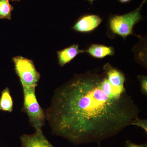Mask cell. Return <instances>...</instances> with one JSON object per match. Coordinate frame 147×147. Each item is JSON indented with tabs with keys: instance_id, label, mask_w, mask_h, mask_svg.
Wrapping results in <instances>:
<instances>
[{
	"instance_id": "4",
	"label": "cell",
	"mask_w": 147,
	"mask_h": 147,
	"mask_svg": "<svg viewBox=\"0 0 147 147\" xmlns=\"http://www.w3.org/2000/svg\"><path fill=\"white\" fill-rule=\"evenodd\" d=\"M145 1L144 0L140 6L133 11L112 17L110 20V28L112 31L124 38L131 34L134 25L141 19L140 11Z\"/></svg>"
},
{
	"instance_id": "9",
	"label": "cell",
	"mask_w": 147,
	"mask_h": 147,
	"mask_svg": "<svg viewBox=\"0 0 147 147\" xmlns=\"http://www.w3.org/2000/svg\"><path fill=\"white\" fill-rule=\"evenodd\" d=\"M13 102L8 88H5L1 92L0 96V110L11 113L13 111Z\"/></svg>"
},
{
	"instance_id": "2",
	"label": "cell",
	"mask_w": 147,
	"mask_h": 147,
	"mask_svg": "<svg viewBox=\"0 0 147 147\" xmlns=\"http://www.w3.org/2000/svg\"><path fill=\"white\" fill-rule=\"evenodd\" d=\"M35 86H22L24 104L21 111L28 117L29 122L35 130L42 129L45 125L44 110L40 106L36 95Z\"/></svg>"
},
{
	"instance_id": "6",
	"label": "cell",
	"mask_w": 147,
	"mask_h": 147,
	"mask_svg": "<svg viewBox=\"0 0 147 147\" xmlns=\"http://www.w3.org/2000/svg\"><path fill=\"white\" fill-rule=\"evenodd\" d=\"M101 21V18L97 15H87L80 18L74 26L73 29L79 32L91 31L98 26Z\"/></svg>"
},
{
	"instance_id": "11",
	"label": "cell",
	"mask_w": 147,
	"mask_h": 147,
	"mask_svg": "<svg viewBox=\"0 0 147 147\" xmlns=\"http://www.w3.org/2000/svg\"><path fill=\"white\" fill-rule=\"evenodd\" d=\"M141 85V90L142 93L145 96L147 95V77L146 76L140 75L138 76Z\"/></svg>"
},
{
	"instance_id": "15",
	"label": "cell",
	"mask_w": 147,
	"mask_h": 147,
	"mask_svg": "<svg viewBox=\"0 0 147 147\" xmlns=\"http://www.w3.org/2000/svg\"><path fill=\"white\" fill-rule=\"evenodd\" d=\"M87 1H88L90 3L92 4L94 0H87Z\"/></svg>"
},
{
	"instance_id": "10",
	"label": "cell",
	"mask_w": 147,
	"mask_h": 147,
	"mask_svg": "<svg viewBox=\"0 0 147 147\" xmlns=\"http://www.w3.org/2000/svg\"><path fill=\"white\" fill-rule=\"evenodd\" d=\"M13 7L9 0H0V18L10 20Z\"/></svg>"
},
{
	"instance_id": "12",
	"label": "cell",
	"mask_w": 147,
	"mask_h": 147,
	"mask_svg": "<svg viewBox=\"0 0 147 147\" xmlns=\"http://www.w3.org/2000/svg\"><path fill=\"white\" fill-rule=\"evenodd\" d=\"M132 125H136L143 129L144 130L147 132V119H142L137 118L134 122L132 124Z\"/></svg>"
},
{
	"instance_id": "13",
	"label": "cell",
	"mask_w": 147,
	"mask_h": 147,
	"mask_svg": "<svg viewBox=\"0 0 147 147\" xmlns=\"http://www.w3.org/2000/svg\"><path fill=\"white\" fill-rule=\"evenodd\" d=\"M125 147H147V144H137L132 143L130 140H128L125 142Z\"/></svg>"
},
{
	"instance_id": "7",
	"label": "cell",
	"mask_w": 147,
	"mask_h": 147,
	"mask_svg": "<svg viewBox=\"0 0 147 147\" xmlns=\"http://www.w3.org/2000/svg\"><path fill=\"white\" fill-rule=\"evenodd\" d=\"M84 51L79 50V46L74 45L59 51L58 58L59 63L61 66H63L74 59L77 55L84 53Z\"/></svg>"
},
{
	"instance_id": "17",
	"label": "cell",
	"mask_w": 147,
	"mask_h": 147,
	"mask_svg": "<svg viewBox=\"0 0 147 147\" xmlns=\"http://www.w3.org/2000/svg\"><path fill=\"white\" fill-rule=\"evenodd\" d=\"M11 1H20V0H11Z\"/></svg>"
},
{
	"instance_id": "8",
	"label": "cell",
	"mask_w": 147,
	"mask_h": 147,
	"mask_svg": "<svg viewBox=\"0 0 147 147\" xmlns=\"http://www.w3.org/2000/svg\"><path fill=\"white\" fill-rule=\"evenodd\" d=\"M87 52L92 57L98 59L111 56L114 54V49L113 47L97 44L92 45L87 50Z\"/></svg>"
},
{
	"instance_id": "5",
	"label": "cell",
	"mask_w": 147,
	"mask_h": 147,
	"mask_svg": "<svg viewBox=\"0 0 147 147\" xmlns=\"http://www.w3.org/2000/svg\"><path fill=\"white\" fill-rule=\"evenodd\" d=\"M20 139L21 147H54L41 129L35 130L32 134H23Z\"/></svg>"
},
{
	"instance_id": "16",
	"label": "cell",
	"mask_w": 147,
	"mask_h": 147,
	"mask_svg": "<svg viewBox=\"0 0 147 147\" xmlns=\"http://www.w3.org/2000/svg\"><path fill=\"white\" fill-rule=\"evenodd\" d=\"M98 147H102L100 146V144H98Z\"/></svg>"
},
{
	"instance_id": "18",
	"label": "cell",
	"mask_w": 147,
	"mask_h": 147,
	"mask_svg": "<svg viewBox=\"0 0 147 147\" xmlns=\"http://www.w3.org/2000/svg\"></svg>"
},
{
	"instance_id": "3",
	"label": "cell",
	"mask_w": 147,
	"mask_h": 147,
	"mask_svg": "<svg viewBox=\"0 0 147 147\" xmlns=\"http://www.w3.org/2000/svg\"><path fill=\"white\" fill-rule=\"evenodd\" d=\"M13 61L15 71L22 86L36 87L40 76L35 67L33 62L21 56L14 57Z\"/></svg>"
},
{
	"instance_id": "1",
	"label": "cell",
	"mask_w": 147,
	"mask_h": 147,
	"mask_svg": "<svg viewBox=\"0 0 147 147\" xmlns=\"http://www.w3.org/2000/svg\"><path fill=\"white\" fill-rule=\"evenodd\" d=\"M102 69L101 73L76 75L55 90L44 110L53 134L74 145L99 144L139 117L123 74L108 63Z\"/></svg>"
},
{
	"instance_id": "14",
	"label": "cell",
	"mask_w": 147,
	"mask_h": 147,
	"mask_svg": "<svg viewBox=\"0 0 147 147\" xmlns=\"http://www.w3.org/2000/svg\"><path fill=\"white\" fill-rule=\"evenodd\" d=\"M121 3H125L128 2L130 0H119Z\"/></svg>"
}]
</instances>
